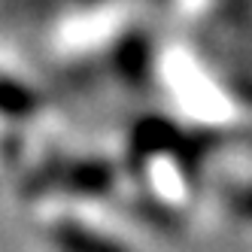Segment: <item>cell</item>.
<instances>
[{"mask_svg":"<svg viewBox=\"0 0 252 252\" xmlns=\"http://www.w3.org/2000/svg\"><path fill=\"white\" fill-rule=\"evenodd\" d=\"M52 243H55L58 252H128L122 243L88 228H79L73 222H61L52 228Z\"/></svg>","mask_w":252,"mask_h":252,"instance_id":"1","label":"cell"},{"mask_svg":"<svg viewBox=\"0 0 252 252\" xmlns=\"http://www.w3.org/2000/svg\"><path fill=\"white\" fill-rule=\"evenodd\" d=\"M231 207L237 210V213L243 216V219H252V186L234 194V197H231Z\"/></svg>","mask_w":252,"mask_h":252,"instance_id":"2","label":"cell"}]
</instances>
